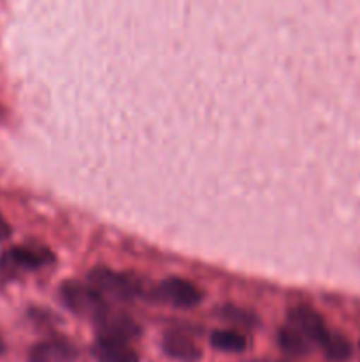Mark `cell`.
<instances>
[{"label":"cell","mask_w":360,"mask_h":362,"mask_svg":"<svg viewBox=\"0 0 360 362\" xmlns=\"http://www.w3.org/2000/svg\"><path fill=\"white\" fill-rule=\"evenodd\" d=\"M9 235H11V226L7 225L6 219L0 216V240H6Z\"/></svg>","instance_id":"obj_13"},{"label":"cell","mask_w":360,"mask_h":362,"mask_svg":"<svg viewBox=\"0 0 360 362\" xmlns=\"http://www.w3.org/2000/svg\"><path fill=\"white\" fill-rule=\"evenodd\" d=\"M277 343L279 346H281L282 352L293 357H304L306 354H309L311 350L309 339L304 334H300V332L296 331L295 327H292L289 324L279 329Z\"/></svg>","instance_id":"obj_10"},{"label":"cell","mask_w":360,"mask_h":362,"mask_svg":"<svg viewBox=\"0 0 360 362\" xmlns=\"http://www.w3.org/2000/svg\"><path fill=\"white\" fill-rule=\"evenodd\" d=\"M88 279H90V285L102 297L108 296L116 300H131L140 293L138 279H134L129 274L112 271V269H94L90 276H88Z\"/></svg>","instance_id":"obj_3"},{"label":"cell","mask_w":360,"mask_h":362,"mask_svg":"<svg viewBox=\"0 0 360 362\" xmlns=\"http://www.w3.org/2000/svg\"><path fill=\"white\" fill-rule=\"evenodd\" d=\"M166 356L180 362H196L201 359V349L184 332H168L162 339Z\"/></svg>","instance_id":"obj_8"},{"label":"cell","mask_w":360,"mask_h":362,"mask_svg":"<svg viewBox=\"0 0 360 362\" xmlns=\"http://www.w3.org/2000/svg\"><path fill=\"white\" fill-rule=\"evenodd\" d=\"M288 324L295 327L300 334L306 336L309 343H316L318 346L323 345L325 339L330 334L321 315L307 306L293 308L288 315Z\"/></svg>","instance_id":"obj_4"},{"label":"cell","mask_w":360,"mask_h":362,"mask_svg":"<svg viewBox=\"0 0 360 362\" xmlns=\"http://www.w3.org/2000/svg\"><path fill=\"white\" fill-rule=\"evenodd\" d=\"M210 341L214 349L221 350V352L229 354H240L247 349L246 336L235 331H215L212 332Z\"/></svg>","instance_id":"obj_12"},{"label":"cell","mask_w":360,"mask_h":362,"mask_svg":"<svg viewBox=\"0 0 360 362\" xmlns=\"http://www.w3.org/2000/svg\"><path fill=\"white\" fill-rule=\"evenodd\" d=\"M78 349L64 338H49L35 343L28 352V362H74Z\"/></svg>","instance_id":"obj_6"},{"label":"cell","mask_w":360,"mask_h":362,"mask_svg":"<svg viewBox=\"0 0 360 362\" xmlns=\"http://www.w3.org/2000/svg\"><path fill=\"white\" fill-rule=\"evenodd\" d=\"M321 350L325 352V357L332 362H346L352 359L353 346L348 339L337 332H330L325 343L321 345Z\"/></svg>","instance_id":"obj_11"},{"label":"cell","mask_w":360,"mask_h":362,"mask_svg":"<svg viewBox=\"0 0 360 362\" xmlns=\"http://www.w3.org/2000/svg\"><path fill=\"white\" fill-rule=\"evenodd\" d=\"M157 296L161 300L172 304L175 308H193L200 304L201 290L196 285L182 278H168L161 281L157 288Z\"/></svg>","instance_id":"obj_5"},{"label":"cell","mask_w":360,"mask_h":362,"mask_svg":"<svg viewBox=\"0 0 360 362\" xmlns=\"http://www.w3.org/2000/svg\"><path fill=\"white\" fill-rule=\"evenodd\" d=\"M140 334V327L136 322L127 315L112 313L109 311L101 322H99V336H108V338H119L131 341Z\"/></svg>","instance_id":"obj_9"},{"label":"cell","mask_w":360,"mask_h":362,"mask_svg":"<svg viewBox=\"0 0 360 362\" xmlns=\"http://www.w3.org/2000/svg\"><path fill=\"white\" fill-rule=\"evenodd\" d=\"M4 352H6V343H4L2 336H0V356H2Z\"/></svg>","instance_id":"obj_14"},{"label":"cell","mask_w":360,"mask_h":362,"mask_svg":"<svg viewBox=\"0 0 360 362\" xmlns=\"http://www.w3.org/2000/svg\"><path fill=\"white\" fill-rule=\"evenodd\" d=\"M62 300L74 315L87 320L101 322L109 313L108 303L104 297L90 285V283L66 281L62 285Z\"/></svg>","instance_id":"obj_1"},{"label":"cell","mask_w":360,"mask_h":362,"mask_svg":"<svg viewBox=\"0 0 360 362\" xmlns=\"http://www.w3.org/2000/svg\"><path fill=\"white\" fill-rule=\"evenodd\" d=\"M55 260L52 253L44 247L16 246L4 251L0 257V278L7 279L21 271H35Z\"/></svg>","instance_id":"obj_2"},{"label":"cell","mask_w":360,"mask_h":362,"mask_svg":"<svg viewBox=\"0 0 360 362\" xmlns=\"http://www.w3.org/2000/svg\"><path fill=\"white\" fill-rule=\"evenodd\" d=\"M92 356L99 362H140L136 350L131 346V341L108 336H97Z\"/></svg>","instance_id":"obj_7"}]
</instances>
